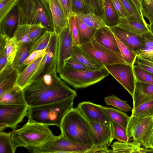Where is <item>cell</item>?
<instances>
[{
	"label": "cell",
	"mask_w": 153,
	"mask_h": 153,
	"mask_svg": "<svg viewBox=\"0 0 153 153\" xmlns=\"http://www.w3.org/2000/svg\"><path fill=\"white\" fill-rule=\"evenodd\" d=\"M149 27L150 31L153 34V21L149 24Z\"/></svg>",
	"instance_id": "59"
},
{
	"label": "cell",
	"mask_w": 153,
	"mask_h": 153,
	"mask_svg": "<svg viewBox=\"0 0 153 153\" xmlns=\"http://www.w3.org/2000/svg\"><path fill=\"white\" fill-rule=\"evenodd\" d=\"M111 153H146V150L135 141L114 142L111 145Z\"/></svg>",
	"instance_id": "28"
},
{
	"label": "cell",
	"mask_w": 153,
	"mask_h": 153,
	"mask_svg": "<svg viewBox=\"0 0 153 153\" xmlns=\"http://www.w3.org/2000/svg\"><path fill=\"white\" fill-rule=\"evenodd\" d=\"M59 74L65 82L77 89L85 88L98 83L110 74L104 67L98 70H76L65 67Z\"/></svg>",
	"instance_id": "6"
},
{
	"label": "cell",
	"mask_w": 153,
	"mask_h": 153,
	"mask_svg": "<svg viewBox=\"0 0 153 153\" xmlns=\"http://www.w3.org/2000/svg\"><path fill=\"white\" fill-rule=\"evenodd\" d=\"M118 15L119 18H127L128 14L119 0H111Z\"/></svg>",
	"instance_id": "53"
},
{
	"label": "cell",
	"mask_w": 153,
	"mask_h": 153,
	"mask_svg": "<svg viewBox=\"0 0 153 153\" xmlns=\"http://www.w3.org/2000/svg\"><path fill=\"white\" fill-rule=\"evenodd\" d=\"M53 32L46 30L42 35L32 42L29 54L34 51L46 48Z\"/></svg>",
	"instance_id": "36"
},
{
	"label": "cell",
	"mask_w": 153,
	"mask_h": 153,
	"mask_svg": "<svg viewBox=\"0 0 153 153\" xmlns=\"http://www.w3.org/2000/svg\"><path fill=\"white\" fill-rule=\"evenodd\" d=\"M131 116L138 118L153 117V100L133 108Z\"/></svg>",
	"instance_id": "34"
},
{
	"label": "cell",
	"mask_w": 153,
	"mask_h": 153,
	"mask_svg": "<svg viewBox=\"0 0 153 153\" xmlns=\"http://www.w3.org/2000/svg\"><path fill=\"white\" fill-rule=\"evenodd\" d=\"M99 8L102 13L104 0H96Z\"/></svg>",
	"instance_id": "58"
},
{
	"label": "cell",
	"mask_w": 153,
	"mask_h": 153,
	"mask_svg": "<svg viewBox=\"0 0 153 153\" xmlns=\"http://www.w3.org/2000/svg\"><path fill=\"white\" fill-rule=\"evenodd\" d=\"M103 108L112 121H114L126 129L130 118L127 114L121 110L114 108L103 106Z\"/></svg>",
	"instance_id": "32"
},
{
	"label": "cell",
	"mask_w": 153,
	"mask_h": 153,
	"mask_svg": "<svg viewBox=\"0 0 153 153\" xmlns=\"http://www.w3.org/2000/svg\"><path fill=\"white\" fill-rule=\"evenodd\" d=\"M110 126L113 140L116 139L118 141L123 142L129 141L126 128L113 121H111Z\"/></svg>",
	"instance_id": "38"
},
{
	"label": "cell",
	"mask_w": 153,
	"mask_h": 153,
	"mask_svg": "<svg viewBox=\"0 0 153 153\" xmlns=\"http://www.w3.org/2000/svg\"><path fill=\"white\" fill-rule=\"evenodd\" d=\"M137 65L146 71L153 74V62L138 56L137 58Z\"/></svg>",
	"instance_id": "50"
},
{
	"label": "cell",
	"mask_w": 153,
	"mask_h": 153,
	"mask_svg": "<svg viewBox=\"0 0 153 153\" xmlns=\"http://www.w3.org/2000/svg\"><path fill=\"white\" fill-rule=\"evenodd\" d=\"M45 0L48 2V3L49 4L50 0Z\"/></svg>",
	"instance_id": "62"
},
{
	"label": "cell",
	"mask_w": 153,
	"mask_h": 153,
	"mask_svg": "<svg viewBox=\"0 0 153 153\" xmlns=\"http://www.w3.org/2000/svg\"><path fill=\"white\" fill-rule=\"evenodd\" d=\"M92 149L72 141L61 134L44 145L34 149L32 153H92Z\"/></svg>",
	"instance_id": "7"
},
{
	"label": "cell",
	"mask_w": 153,
	"mask_h": 153,
	"mask_svg": "<svg viewBox=\"0 0 153 153\" xmlns=\"http://www.w3.org/2000/svg\"><path fill=\"white\" fill-rule=\"evenodd\" d=\"M104 66L132 97L136 81L133 66L126 63L114 64Z\"/></svg>",
	"instance_id": "11"
},
{
	"label": "cell",
	"mask_w": 153,
	"mask_h": 153,
	"mask_svg": "<svg viewBox=\"0 0 153 153\" xmlns=\"http://www.w3.org/2000/svg\"><path fill=\"white\" fill-rule=\"evenodd\" d=\"M19 0H0V22L16 6Z\"/></svg>",
	"instance_id": "44"
},
{
	"label": "cell",
	"mask_w": 153,
	"mask_h": 153,
	"mask_svg": "<svg viewBox=\"0 0 153 153\" xmlns=\"http://www.w3.org/2000/svg\"><path fill=\"white\" fill-rule=\"evenodd\" d=\"M61 134L72 141L93 149L94 133L89 122L78 107L73 108L63 118L59 128Z\"/></svg>",
	"instance_id": "2"
},
{
	"label": "cell",
	"mask_w": 153,
	"mask_h": 153,
	"mask_svg": "<svg viewBox=\"0 0 153 153\" xmlns=\"http://www.w3.org/2000/svg\"><path fill=\"white\" fill-rule=\"evenodd\" d=\"M75 17L78 32L79 45L94 39L97 29L89 27L80 19Z\"/></svg>",
	"instance_id": "30"
},
{
	"label": "cell",
	"mask_w": 153,
	"mask_h": 153,
	"mask_svg": "<svg viewBox=\"0 0 153 153\" xmlns=\"http://www.w3.org/2000/svg\"><path fill=\"white\" fill-rule=\"evenodd\" d=\"M9 38L0 35V71L8 63L6 49V44Z\"/></svg>",
	"instance_id": "46"
},
{
	"label": "cell",
	"mask_w": 153,
	"mask_h": 153,
	"mask_svg": "<svg viewBox=\"0 0 153 153\" xmlns=\"http://www.w3.org/2000/svg\"><path fill=\"white\" fill-rule=\"evenodd\" d=\"M89 27L98 29L107 26L102 15H98L91 12L88 13L80 12L72 13Z\"/></svg>",
	"instance_id": "27"
},
{
	"label": "cell",
	"mask_w": 153,
	"mask_h": 153,
	"mask_svg": "<svg viewBox=\"0 0 153 153\" xmlns=\"http://www.w3.org/2000/svg\"><path fill=\"white\" fill-rule=\"evenodd\" d=\"M151 0H144V2L147 4H149L151 2Z\"/></svg>",
	"instance_id": "60"
},
{
	"label": "cell",
	"mask_w": 153,
	"mask_h": 153,
	"mask_svg": "<svg viewBox=\"0 0 153 153\" xmlns=\"http://www.w3.org/2000/svg\"><path fill=\"white\" fill-rule=\"evenodd\" d=\"M19 47L16 38L15 36L9 38L6 44V49L8 63L12 64L16 56Z\"/></svg>",
	"instance_id": "40"
},
{
	"label": "cell",
	"mask_w": 153,
	"mask_h": 153,
	"mask_svg": "<svg viewBox=\"0 0 153 153\" xmlns=\"http://www.w3.org/2000/svg\"><path fill=\"white\" fill-rule=\"evenodd\" d=\"M23 89L28 107L76 97L77 95L57 75L56 71L45 75Z\"/></svg>",
	"instance_id": "1"
},
{
	"label": "cell",
	"mask_w": 153,
	"mask_h": 153,
	"mask_svg": "<svg viewBox=\"0 0 153 153\" xmlns=\"http://www.w3.org/2000/svg\"><path fill=\"white\" fill-rule=\"evenodd\" d=\"M79 110L89 121L110 124L112 120L103 109V106L90 102L84 101L77 105Z\"/></svg>",
	"instance_id": "14"
},
{
	"label": "cell",
	"mask_w": 153,
	"mask_h": 153,
	"mask_svg": "<svg viewBox=\"0 0 153 153\" xmlns=\"http://www.w3.org/2000/svg\"><path fill=\"white\" fill-rule=\"evenodd\" d=\"M104 101L107 105L114 106L125 112L131 111L133 108L127 101L121 100L114 95L105 97Z\"/></svg>",
	"instance_id": "37"
},
{
	"label": "cell",
	"mask_w": 153,
	"mask_h": 153,
	"mask_svg": "<svg viewBox=\"0 0 153 153\" xmlns=\"http://www.w3.org/2000/svg\"><path fill=\"white\" fill-rule=\"evenodd\" d=\"M127 14V18L145 25L149 27L144 17L142 16L137 9L130 0H119Z\"/></svg>",
	"instance_id": "33"
},
{
	"label": "cell",
	"mask_w": 153,
	"mask_h": 153,
	"mask_svg": "<svg viewBox=\"0 0 153 153\" xmlns=\"http://www.w3.org/2000/svg\"><path fill=\"white\" fill-rule=\"evenodd\" d=\"M39 22L46 30L54 31V26L49 4L45 0H35Z\"/></svg>",
	"instance_id": "23"
},
{
	"label": "cell",
	"mask_w": 153,
	"mask_h": 153,
	"mask_svg": "<svg viewBox=\"0 0 153 153\" xmlns=\"http://www.w3.org/2000/svg\"><path fill=\"white\" fill-rule=\"evenodd\" d=\"M41 23L30 25L29 36L32 42L42 35L46 30Z\"/></svg>",
	"instance_id": "47"
},
{
	"label": "cell",
	"mask_w": 153,
	"mask_h": 153,
	"mask_svg": "<svg viewBox=\"0 0 153 153\" xmlns=\"http://www.w3.org/2000/svg\"><path fill=\"white\" fill-rule=\"evenodd\" d=\"M71 56L89 70H98L104 67L94 59L78 46H74Z\"/></svg>",
	"instance_id": "24"
},
{
	"label": "cell",
	"mask_w": 153,
	"mask_h": 153,
	"mask_svg": "<svg viewBox=\"0 0 153 153\" xmlns=\"http://www.w3.org/2000/svg\"><path fill=\"white\" fill-rule=\"evenodd\" d=\"M94 38L101 45L122 56L114 34L109 27L97 29Z\"/></svg>",
	"instance_id": "17"
},
{
	"label": "cell",
	"mask_w": 153,
	"mask_h": 153,
	"mask_svg": "<svg viewBox=\"0 0 153 153\" xmlns=\"http://www.w3.org/2000/svg\"><path fill=\"white\" fill-rule=\"evenodd\" d=\"M89 4L92 11L98 15H102L96 0H87Z\"/></svg>",
	"instance_id": "55"
},
{
	"label": "cell",
	"mask_w": 153,
	"mask_h": 153,
	"mask_svg": "<svg viewBox=\"0 0 153 153\" xmlns=\"http://www.w3.org/2000/svg\"><path fill=\"white\" fill-rule=\"evenodd\" d=\"M116 26L140 35L150 30L149 27L145 25L127 18H119Z\"/></svg>",
	"instance_id": "25"
},
{
	"label": "cell",
	"mask_w": 153,
	"mask_h": 153,
	"mask_svg": "<svg viewBox=\"0 0 153 153\" xmlns=\"http://www.w3.org/2000/svg\"><path fill=\"white\" fill-rule=\"evenodd\" d=\"M140 56L147 59L153 58V51L139 55Z\"/></svg>",
	"instance_id": "57"
},
{
	"label": "cell",
	"mask_w": 153,
	"mask_h": 153,
	"mask_svg": "<svg viewBox=\"0 0 153 153\" xmlns=\"http://www.w3.org/2000/svg\"><path fill=\"white\" fill-rule=\"evenodd\" d=\"M19 12V25L39 23L35 0H19L17 4Z\"/></svg>",
	"instance_id": "15"
},
{
	"label": "cell",
	"mask_w": 153,
	"mask_h": 153,
	"mask_svg": "<svg viewBox=\"0 0 153 153\" xmlns=\"http://www.w3.org/2000/svg\"><path fill=\"white\" fill-rule=\"evenodd\" d=\"M65 67L76 70L88 69L84 65L72 56L65 61Z\"/></svg>",
	"instance_id": "49"
},
{
	"label": "cell",
	"mask_w": 153,
	"mask_h": 153,
	"mask_svg": "<svg viewBox=\"0 0 153 153\" xmlns=\"http://www.w3.org/2000/svg\"><path fill=\"white\" fill-rule=\"evenodd\" d=\"M75 97L42 105L28 107V121L60 128L66 114L73 107Z\"/></svg>",
	"instance_id": "4"
},
{
	"label": "cell",
	"mask_w": 153,
	"mask_h": 153,
	"mask_svg": "<svg viewBox=\"0 0 153 153\" xmlns=\"http://www.w3.org/2000/svg\"><path fill=\"white\" fill-rule=\"evenodd\" d=\"M102 15L107 26H116L119 18L111 0H104Z\"/></svg>",
	"instance_id": "31"
},
{
	"label": "cell",
	"mask_w": 153,
	"mask_h": 153,
	"mask_svg": "<svg viewBox=\"0 0 153 153\" xmlns=\"http://www.w3.org/2000/svg\"><path fill=\"white\" fill-rule=\"evenodd\" d=\"M19 12L17 5L0 22V35L9 38L13 37L19 26Z\"/></svg>",
	"instance_id": "20"
},
{
	"label": "cell",
	"mask_w": 153,
	"mask_h": 153,
	"mask_svg": "<svg viewBox=\"0 0 153 153\" xmlns=\"http://www.w3.org/2000/svg\"><path fill=\"white\" fill-rule=\"evenodd\" d=\"M72 13H88L93 12L87 0H72Z\"/></svg>",
	"instance_id": "43"
},
{
	"label": "cell",
	"mask_w": 153,
	"mask_h": 153,
	"mask_svg": "<svg viewBox=\"0 0 153 153\" xmlns=\"http://www.w3.org/2000/svg\"><path fill=\"white\" fill-rule=\"evenodd\" d=\"M58 36L53 32L46 48V52L31 78L29 84L45 75L56 71Z\"/></svg>",
	"instance_id": "8"
},
{
	"label": "cell",
	"mask_w": 153,
	"mask_h": 153,
	"mask_svg": "<svg viewBox=\"0 0 153 153\" xmlns=\"http://www.w3.org/2000/svg\"><path fill=\"white\" fill-rule=\"evenodd\" d=\"M127 137L140 144L146 152H153V117L131 116L126 128Z\"/></svg>",
	"instance_id": "5"
},
{
	"label": "cell",
	"mask_w": 153,
	"mask_h": 153,
	"mask_svg": "<svg viewBox=\"0 0 153 153\" xmlns=\"http://www.w3.org/2000/svg\"><path fill=\"white\" fill-rule=\"evenodd\" d=\"M68 22L69 25L74 44L79 46L80 45L78 29L75 19V17L72 13L68 18Z\"/></svg>",
	"instance_id": "48"
},
{
	"label": "cell",
	"mask_w": 153,
	"mask_h": 153,
	"mask_svg": "<svg viewBox=\"0 0 153 153\" xmlns=\"http://www.w3.org/2000/svg\"><path fill=\"white\" fill-rule=\"evenodd\" d=\"M49 126L27 121L21 128L13 130L11 133L13 149L18 147L27 149L31 152L39 147L56 138Z\"/></svg>",
	"instance_id": "3"
},
{
	"label": "cell",
	"mask_w": 153,
	"mask_h": 153,
	"mask_svg": "<svg viewBox=\"0 0 153 153\" xmlns=\"http://www.w3.org/2000/svg\"><path fill=\"white\" fill-rule=\"evenodd\" d=\"M133 68L136 80L153 84V74L142 68L137 65Z\"/></svg>",
	"instance_id": "41"
},
{
	"label": "cell",
	"mask_w": 153,
	"mask_h": 153,
	"mask_svg": "<svg viewBox=\"0 0 153 153\" xmlns=\"http://www.w3.org/2000/svg\"><path fill=\"white\" fill-rule=\"evenodd\" d=\"M94 133L92 153H111L108 149L113 140L110 124L89 122Z\"/></svg>",
	"instance_id": "13"
},
{
	"label": "cell",
	"mask_w": 153,
	"mask_h": 153,
	"mask_svg": "<svg viewBox=\"0 0 153 153\" xmlns=\"http://www.w3.org/2000/svg\"><path fill=\"white\" fill-rule=\"evenodd\" d=\"M141 36L143 48L140 55L153 51V34L149 30L143 33Z\"/></svg>",
	"instance_id": "45"
},
{
	"label": "cell",
	"mask_w": 153,
	"mask_h": 153,
	"mask_svg": "<svg viewBox=\"0 0 153 153\" xmlns=\"http://www.w3.org/2000/svg\"><path fill=\"white\" fill-rule=\"evenodd\" d=\"M44 56L40 57L31 63L19 74L15 86H18L24 89L29 84L31 78L37 69Z\"/></svg>",
	"instance_id": "26"
},
{
	"label": "cell",
	"mask_w": 153,
	"mask_h": 153,
	"mask_svg": "<svg viewBox=\"0 0 153 153\" xmlns=\"http://www.w3.org/2000/svg\"><path fill=\"white\" fill-rule=\"evenodd\" d=\"M114 35L124 61L126 63L133 66L138 56L121 41L114 34Z\"/></svg>",
	"instance_id": "35"
},
{
	"label": "cell",
	"mask_w": 153,
	"mask_h": 153,
	"mask_svg": "<svg viewBox=\"0 0 153 153\" xmlns=\"http://www.w3.org/2000/svg\"><path fill=\"white\" fill-rule=\"evenodd\" d=\"M95 60L103 66L126 63L123 57L97 42L94 39L79 46Z\"/></svg>",
	"instance_id": "9"
},
{
	"label": "cell",
	"mask_w": 153,
	"mask_h": 153,
	"mask_svg": "<svg viewBox=\"0 0 153 153\" xmlns=\"http://www.w3.org/2000/svg\"><path fill=\"white\" fill-rule=\"evenodd\" d=\"M58 1L68 18L72 13V0H58Z\"/></svg>",
	"instance_id": "54"
},
{
	"label": "cell",
	"mask_w": 153,
	"mask_h": 153,
	"mask_svg": "<svg viewBox=\"0 0 153 153\" xmlns=\"http://www.w3.org/2000/svg\"><path fill=\"white\" fill-rule=\"evenodd\" d=\"M19 74L12 63L8 62L0 71V95L14 87Z\"/></svg>",
	"instance_id": "18"
},
{
	"label": "cell",
	"mask_w": 153,
	"mask_h": 153,
	"mask_svg": "<svg viewBox=\"0 0 153 153\" xmlns=\"http://www.w3.org/2000/svg\"><path fill=\"white\" fill-rule=\"evenodd\" d=\"M143 15L147 19L149 23L153 21V0L149 4L143 2Z\"/></svg>",
	"instance_id": "52"
},
{
	"label": "cell",
	"mask_w": 153,
	"mask_h": 153,
	"mask_svg": "<svg viewBox=\"0 0 153 153\" xmlns=\"http://www.w3.org/2000/svg\"><path fill=\"white\" fill-rule=\"evenodd\" d=\"M30 25H19L14 34L18 44L20 43H29L32 42L29 37Z\"/></svg>",
	"instance_id": "42"
},
{
	"label": "cell",
	"mask_w": 153,
	"mask_h": 153,
	"mask_svg": "<svg viewBox=\"0 0 153 153\" xmlns=\"http://www.w3.org/2000/svg\"><path fill=\"white\" fill-rule=\"evenodd\" d=\"M32 42L27 43H20L19 47L15 59L12 63L14 68L16 69L19 74L27 66L24 63L29 55Z\"/></svg>",
	"instance_id": "29"
},
{
	"label": "cell",
	"mask_w": 153,
	"mask_h": 153,
	"mask_svg": "<svg viewBox=\"0 0 153 153\" xmlns=\"http://www.w3.org/2000/svg\"><path fill=\"white\" fill-rule=\"evenodd\" d=\"M1 105H27L24 89L16 85L0 95Z\"/></svg>",
	"instance_id": "22"
},
{
	"label": "cell",
	"mask_w": 153,
	"mask_h": 153,
	"mask_svg": "<svg viewBox=\"0 0 153 153\" xmlns=\"http://www.w3.org/2000/svg\"><path fill=\"white\" fill-rule=\"evenodd\" d=\"M110 27L114 33L137 56L142 53L143 45L141 35L126 31L117 26Z\"/></svg>",
	"instance_id": "16"
},
{
	"label": "cell",
	"mask_w": 153,
	"mask_h": 153,
	"mask_svg": "<svg viewBox=\"0 0 153 153\" xmlns=\"http://www.w3.org/2000/svg\"><path fill=\"white\" fill-rule=\"evenodd\" d=\"M148 60H150V61H151L152 62H153V59H148Z\"/></svg>",
	"instance_id": "61"
},
{
	"label": "cell",
	"mask_w": 153,
	"mask_h": 153,
	"mask_svg": "<svg viewBox=\"0 0 153 153\" xmlns=\"http://www.w3.org/2000/svg\"><path fill=\"white\" fill-rule=\"evenodd\" d=\"M28 108L27 105H0V131L7 128L15 130L27 116Z\"/></svg>",
	"instance_id": "10"
},
{
	"label": "cell",
	"mask_w": 153,
	"mask_h": 153,
	"mask_svg": "<svg viewBox=\"0 0 153 153\" xmlns=\"http://www.w3.org/2000/svg\"><path fill=\"white\" fill-rule=\"evenodd\" d=\"M46 52V48L35 51L30 53L24 62L25 65L27 66L31 63L40 57L44 56Z\"/></svg>",
	"instance_id": "51"
},
{
	"label": "cell",
	"mask_w": 153,
	"mask_h": 153,
	"mask_svg": "<svg viewBox=\"0 0 153 153\" xmlns=\"http://www.w3.org/2000/svg\"><path fill=\"white\" fill-rule=\"evenodd\" d=\"M135 7L138 11L143 17V4L144 0H130Z\"/></svg>",
	"instance_id": "56"
},
{
	"label": "cell",
	"mask_w": 153,
	"mask_h": 153,
	"mask_svg": "<svg viewBox=\"0 0 153 153\" xmlns=\"http://www.w3.org/2000/svg\"><path fill=\"white\" fill-rule=\"evenodd\" d=\"M58 36L56 71L59 74L65 67V61L71 57L75 45L68 21Z\"/></svg>",
	"instance_id": "12"
},
{
	"label": "cell",
	"mask_w": 153,
	"mask_h": 153,
	"mask_svg": "<svg viewBox=\"0 0 153 153\" xmlns=\"http://www.w3.org/2000/svg\"><path fill=\"white\" fill-rule=\"evenodd\" d=\"M49 6L54 26V31L59 35L66 26L68 18L58 0H50Z\"/></svg>",
	"instance_id": "21"
},
{
	"label": "cell",
	"mask_w": 153,
	"mask_h": 153,
	"mask_svg": "<svg viewBox=\"0 0 153 153\" xmlns=\"http://www.w3.org/2000/svg\"><path fill=\"white\" fill-rule=\"evenodd\" d=\"M132 98L133 108L153 100V84L136 80Z\"/></svg>",
	"instance_id": "19"
},
{
	"label": "cell",
	"mask_w": 153,
	"mask_h": 153,
	"mask_svg": "<svg viewBox=\"0 0 153 153\" xmlns=\"http://www.w3.org/2000/svg\"><path fill=\"white\" fill-rule=\"evenodd\" d=\"M11 134L0 131V153H14Z\"/></svg>",
	"instance_id": "39"
}]
</instances>
